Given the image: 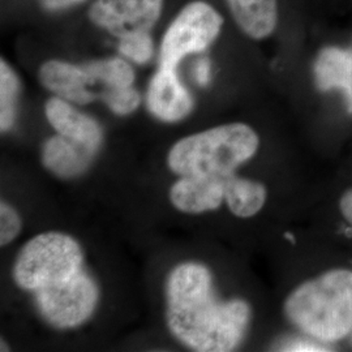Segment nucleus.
Segmentation results:
<instances>
[{
  "label": "nucleus",
  "instance_id": "f257e3e1",
  "mask_svg": "<svg viewBox=\"0 0 352 352\" xmlns=\"http://www.w3.org/2000/svg\"><path fill=\"white\" fill-rule=\"evenodd\" d=\"M166 320L174 337L195 351H232L243 340L250 305L215 298L209 269L199 263L177 265L166 285Z\"/></svg>",
  "mask_w": 352,
  "mask_h": 352
},
{
  "label": "nucleus",
  "instance_id": "f03ea898",
  "mask_svg": "<svg viewBox=\"0 0 352 352\" xmlns=\"http://www.w3.org/2000/svg\"><path fill=\"white\" fill-rule=\"evenodd\" d=\"M289 321L320 340H342L352 333V272L330 270L304 282L285 302Z\"/></svg>",
  "mask_w": 352,
  "mask_h": 352
},
{
  "label": "nucleus",
  "instance_id": "7ed1b4c3",
  "mask_svg": "<svg viewBox=\"0 0 352 352\" xmlns=\"http://www.w3.org/2000/svg\"><path fill=\"white\" fill-rule=\"evenodd\" d=\"M260 139L251 126L231 123L214 126L179 140L170 149L167 164L180 176L228 179L256 154Z\"/></svg>",
  "mask_w": 352,
  "mask_h": 352
},
{
  "label": "nucleus",
  "instance_id": "20e7f679",
  "mask_svg": "<svg viewBox=\"0 0 352 352\" xmlns=\"http://www.w3.org/2000/svg\"><path fill=\"white\" fill-rule=\"evenodd\" d=\"M84 253L74 238L62 232H43L21 248L13 279L20 289L36 292L74 277L84 267Z\"/></svg>",
  "mask_w": 352,
  "mask_h": 352
},
{
  "label": "nucleus",
  "instance_id": "39448f33",
  "mask_svg": "<svg viewBox=\"0 0 352 352\" xmlns=\"http://www.w3.org/2000/svg\"><path fill=\"white\" fill-rule=\"evenodd\" d=\"M223 20L204 1H193L177 14L161 46V67L176 69L187 55L205 50L218 37Z\"/></svg>",
  "mask_w": 352,
  "mask_h": 352
},
{
  "label": "nucleus",
  "instance_id": "423d86ee",
  "mask_svg": "<svg viewBox=\"0 0 352 352\" xmlns=\"http://www.w3.org/2000/svg\"><path fill=\"white\" fill-rule=\"evenodd\" d=\"M38 311L51 325L71 329L93 315L100 291L94 279L82 269L74 277L34 292Z\"/></svg>",
  "mask_w": 352,
  "mask_h": 352
},
{
  "label": "nucleus",
  "instance_id": "0eeeda50",
  "mask_svg": "<svg viewBox=\"0 0 352 352\" xmlns=\"http://www.w3.org/2000/svg\"><path fill=\"white\" fill-rule=\"evenodd\" d=\"M164 0H97L89 10V17L115 37L149 33L160 19Z\"/></svg>",
  "mask_w": 352,
  "mask_h": 352
},
{
  "label": "nucleus",
  "instance_id": "6e6552de",
  "mask_svg": "<svg viewBox=\"0 0 352 352\" xmlns=\"http://www.w3.org/2000/svg\"><path fill=\"white\" fill-rule=\"evenodd\" d=\"M192 107V97L180 82L176 69L161 67L148 88L149 111L164 122H177L186 118Z\"/></svg>",
  "mask_w": 352,
  "mask_h": 352
},
{
  "label": "nucleus",
  "instance_id": "1a4fd4ad",
  "mask_svg": "<svg viewBox=\"0 0 352 352\" xmlns=\"http://www.w3.org/2000/svg\"><path fill=\"white\" fill-rule=\"evenodd\" d=\"M227 179L217 176H182L170 189V201L179 212H212L225 200Z\"/></svg>",
  "mask_w": 352,
  "mask_h": 352
},
{
  "label": "nucleus",
  "instance_id": "9d476101",
  "mask_svg": "<svg viewBox=\"0 0 352 352\" xmlns=\"http://www.w3.org/2000/svg\"><path fill=\"white\" fill-rule=\"evenodd\" d=\"M45 113L58 135L97 153L102 144L100 124L88 115L80 113L69 101L54 97L46 102Z\"/></svg>",
  "mask_w": 352,
  "mask_h": 352
},
{
  "label": "nucleus",
  "instance_id": "9b49d317",
  "mask_svg": "<svg viewBox=\"0 0 352 352\" xmlns=\"http://www.w3.org/2000/svg\"><path fill=\"white\" fill-rule=\"evenodd\" d=\"M39 80L58 97L77 104H87L100 98L98 93L90 89L94 82L82 65L50 60L41 67Z\"/></svg>",
  "mask_w": 352,
  "mask_h": 352
},
{
  "label": "nucleus",
  "instance_id": "f8f14e48",
  "mask_svg": "<svg viewBox=\"0 0 352 352\" xmlns=\"http://www.w3.org/2000/svg\"><path fill=\"white\" fill-rule=\"evenodd\" d=\"M94 154L96 153L75 141L56 135L45 142L42 162L55 175L74 177L88 168Z\"/></svg>",
  "mask_w": 352,
  "mask_h": 352
},
{
  "label": "nucleus",
  "instance_id": "ddd939ff",
  "mask_svg": "<svg viewBox=\"0 0 352 352\" xmlns=\"http://www.w3.org/2000/svg\"><path fill=\"white\" fill-rule=\"evenodd\" d=\"M316 84L321 90L342 89L352 113V51L327 47L320 51L315 63Z\"/></svg>",
  "mask_w": 352,
  "mask_h": 352
},
{
  "label": "nucleus",
  "instance_id": "4468645a",
  "mask_svg": "<svg viewBox=\"0 0 352 352\" xmlns=\"http://www.w3.org/2000/svg\"><path fill=\"white\" fill-rule=\"evenodd\" d=\"M240 29L253 39L269 37L277 28V0H226Z\"/></svg>",
  "mask_w": 352,
  "mask_h": 352
},
{
  "label": "nucleus",
  "instance_id": "2eb2a0df",
  "mask_svg": "<svg viewBox=\"0 0 352 352\" xmlns=\"http://www.w3.org/2000/svg\"><path fill=\"white\" fill-rule=\"evenodd\" d=\"M225 201L234 215L251 218L264 208L266 188L258 182L230 176L225 187Z\"/></svg>",
  "mask_w": 352,
  "mask_h": 352
},
{
  "label": "nucleus",
  "instance_id": "dca6fc26",
  "mask_svg": "<svg viewBox=\"0 0 352 352\" xmlns=\"http://www.w3.org/2000/svg\"><path fill=\"white\" fill-rule=\"evenodd\" d=\"M94 85L100 82L106 89L128 88L135 81V74L131 65L120 58L100 59L82 64Z\"/></svg>",
  "mask_w": 352,
  "mask_h": 352
},
{
  "label": "nucleus",
  "instance_id": "f3484780",
  "mask_svg": "<svg viewBox=\"0 0 352 352\" xmlns=\"http://www.w3.org/2000/svg\"><path fill=\"white\" fill-rule=\"evenodd\" d=\"M19 78L3 59L0 62V129L7 132L16 120V103L19 96Z\"/></svg>",
  "mask_w": 352,
  "mask_h": 352
},
{
  "label": "nucleus",
  "instance_id": "a211bd4d",
  "mask_svg": "<svg viewBox=\"0 0 352 352\" xmlns=\"http://www.w3.org/2000/svg\"><path fill=\"white\" fill-rule=\"evenodd\" d=\"M109 109L116 115H128L133 113L140 104V94L136 89L128 88L106 89L100 96Z\"/></svg>",
  "mask_w": 352,
  "mask_h": 352
},
{
  "label": "nucleus",
  "instance_id": "6ab92c4d",
  "mask_svg": "<svg viewBox=\"0 0 352 352\" xmlns=\"http://www.w3.org/2000/svg\"><path fill=\"white\" fill-rule=\"evenodd\" d=\"M119 51L136 63L144 64L151 60L153 41L149 33H139L120 39Z\"/></svg>",
  "mask_w": 352,
  "mask_h": 352
},
{
  "label": "nucleus",
  "instance_id": "aec40b11",
  "mask_svg": "<svg viewBox=\"0 0 352 352\" xmlns=\"http://www.w3.org/2000/svg\"><path fill=\"white\" fill-rule=\"evenodd\" d=\"M23 222L19 213L7 202L0 204V244H11L21 232Z\"/></svg>",
  "mask_w": 352,
  "mask_h": 352
},
{
  "label": "nucleus",
  "instance_id": "412c9836",
  "mask_svg": "<svg viewBox=\"0 0 352 352\" xmlns=\"http://www.w3.org/2000/svg\"><path fill=\"white\" fill-rule=\"evenodd\" d=\"M195 78L199 85L205 87L210 81V62L208 59H200L195 67Z\"/></svg>",
  "mask_w": 352,
  "mask_h": 352
},
{
  "label": "nucleus",
  "instance_id": "4be33fe9",
  "mask_svg": "<svg viewBox=\"0 0 352 352\" xmlns=\"http://www.w3.org/2000/svg\"><path fill=\"white\" fill-rule=\"evenodd\" d=\"M285 351H327V349H322L321 346L311 343V342H304V340H294L291 343L285 344Z\"/></svg>",
  "mask_w": 352,
  "mask_h": 352
},
{
  "label": "nucleus",
  "instance_id": "5701e85b",
  "mask_svg": "<svg viewBox=\"0 0 352 352\" xmlns=\"http://www.w3.org/2000/svg\"><path fill=\"white\" fill-rule=\"evenodd\" d=\"M340 212L352 226V188L344 192L340 201Z\"/></svg>",
  "mask_w": 352,
  "mask_h": 352
},
{
  "label": "nucleus",
  "instance_id": "b1692460",
  "mask_svg": "<svg viewBox=\"0 0 352 352\" xmlns=\"http://www.w3.org/2000/svg\"><path fill=\"white\" fill-rule=\"evenodd\" d=\"M41 4L46 8V10H51V11H55V10H62V8H67V7H71L74 4L77 3H82L85 0H39Z\"/></svg>",
  "mask_w": 352,
  "mask_h": 352
},
{
  "label": "nucleus",
  "instance_id": "393cba45",
  "mask_svg": "<svg viewBox=\"0 0 352 352\" xmlns=\"http://www.w3.org/2000/svg\"><path fill=\"white\" fill-rule=\"evenodd\" d=\"M351 340H352V333H351Z\"/></svg>",
  "mask_w": 352,
  "mask_h": 352
}]
</instances>
